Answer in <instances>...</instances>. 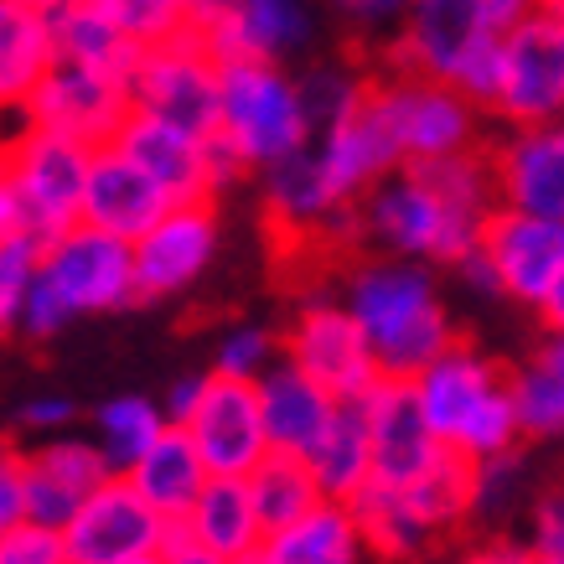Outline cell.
<instances>
[{
  "instance_id": "6da1fadb",
  "label": "cell",
  "mask_w": 564,
  "mask_h": 564,
  "mask_svg": "<svg viewBox=\"0 0 564 564\" xmlns=\"http://www.w3.org/2000/svg\"><path fill=\"white\" fill-rule=\"evenodd\" d=\"M497 176L487 145L445 161L399 166L358 203L362 239L373 254H404L425 264H462L497 213Z\"/></svg>"
},
{
  "instance_id": "7a4b0ae2",
  "label": "cell",
  "mask_w": 564,
  "mask_h": 564,
  "mask_svg": "<svg viewBox=\"0 0 564 564\" xmlns=\"http://www.w3.org/2000/svg\"><path fill=\"white\" fill-rule=\"evenodd\" d=\"M343 301L358 316L383 378H420L462 337L420 259L362 254L343 280Z\"/></svg>"
},
{
  "instance_id": "3957f363",
  "label": "cell",
  "mask_w": 564,
  "mask_h": 564,
  "mask_svg": "<svg viewBox=\"0 0 564 564\" xmlns=\"http://www.w3.org/2000/svg\"><path fill=\"white\" fill-rule=\"evenodd\" d=\"M410 383L420 393V404H425V420L435 425V435L451 451L471 456V462L502 456V451H513L523 441L513 368L487 358L466 332Z\"/></svg>"
},
{
  "instance_id": "277c9868",
  "label": "cell",
  "mask_w": 564,
  "mask_h": 564,
  "mask_svg": "<svg viewBox=\"0 0 564 564\" xmlns=\"http://www.w3.org/2000/svg\"><path fill=\"white\" fill-rule=\"evenodd\" d=\"M6 172H11V234L52 243L63 228L84 223V187L99 145L6 120Z\"/></svg>"
},
{
  "instance_id": "5b68a950",
  "label": "cell",
  "mask_w": 564,
  "mask_h": 564,
  "mask_svg": "<svg viewBox=\"0 0 564 564\" xmlns=\"http://www.w3.org/2000/svg\"><path fill=\"white\" fill-rule=\"evenodd\" d=\"M218 140L249 172H270L285 155L311 145V120L301 84L270 57H223L218 88Z\"/></svg>"
},
{
  "instance_id": "8992f818",
  "label": "cell",
  "mask_w": 564,
  "mask_h": 564,
  "mask_svg": "<svg viewBox=\"0 0 564 564\" xmlns=\"http://www.w3.org/2000/svg\"><path fill=\"white\" fill-rule=\"evenodd\" d=\"M218 88H223V57L192 21L166 42L140 47L130 68V99L135 109L172 120L192 135H218Z\"/></svg>"
},
{
  "instance_id": "52a82bcc",
  "label": "cell",
  "mask_w": 564,
  "mask_h": 564,
  "mask_svg": "<svg viewBox=\"0 0 564 564\" xmlns=\"http://www.w3.org/2000/svg\"><path fill=\"white\" fill-rule=\"evenodd\" d=\"M115 145L172 192V203L223 197V192L249 172L218 135H192V130H182V124H172V120H155L145 109H130V120L120 124Z\"/></svg>"
},
{
  "instance_id": "ba28073f",
  "label": "cell",
  "mask_w": 564,
  "mask_h": 564,
  "mask_svg": "<svg viewBox=\"0 0 564 564\" xmlns=\"http://www.w3.org/2000/svg\"><path fill=\"white\" fill-rule=\"evenodd\" d=\"M497 36L502 32L487 21L481 0H414L410 17L393 32L389 52L378 57V68L414 73V78H435V84L456 88L466 63Z\"/></svg>"
},
{
  "instance_id": "9c48e42d",
  "label": "cell",
  "mask_w": 564,
  "mask_h": 564,
  "mask_svg": "<svg viewBox=\"0 0 564 564\" xmlns=\"http://www.w3.org/2000/svg\"><path fill=\"white\" fill-rule=\"evenodd\" d=\"M378 84H383V99H389L404 166L445 161V155L487 145V135H481V109L466 99L462 88L435 84V78H414V73H393V68H378Z\"/></svg>"
},
{
  "instance_id": "30bf717a",
  "label": "cell",
  "mask_w": 564,
  "mask_h": 564,
  "mask_svg": "<svg viewBox=\"0 0 564 564\" xmlns=\"http://www.w3.org/2000/svg\"><path fill=\"white\" fill-rule=\"evenodd\" d=\"M42 274L52 291L68 301L73 316H104V311L135 306V243L104 234L94 223H73L42 249Z\"/></svg>"
},
{
  "instance_id": "8fae6325",
  "label": "cell",
  "mask_w": 564,
  "mask_h": 564,
  "mask_svg": "<svg viewBox=\"0 0 564 564\" xmlns=\"http://www.w3.org/2000/svg\"><path fill=\"white\" fill-rule=\"evenodd\" d=\"M280 352L337 399H362L383 378L358 316L347 311V301H326V295H311L295 306L291 326L280 332Z\"/></svg>"
},
{
  "instance_id": "7c38bea8",
  "label": "cell",
  "mask_w": 564,
  "mask_h": 564,
  "mask_svg": "<svg viewBox=\"0 0 564 564\" xmlns=\"http://www.w3.org/2000/svg\"><path fill=\"white\" fill-rule=\"evenodd\" d=\"M172 533H176V523L155 513L124 471H115L63 523L73 564H130V560H145V554H166Z\"/></svg>"
},
{
  "instance_id": "4fadbf2b",
  "label": "cell",
  "mask_w": 564,
  "mask_h": 564,
  "mask_svg": "<svg viewBox=\"0 0 564 564\" xmlns=\"http://www.w3.org/2000/svg\"><path fill=\"white\" fill-rule=\"evenodd\" d=\"M130 109H135L130 78L57 57L47 68V78L32 88V99L21 104L17 120L57 130V135H73V140H84V145H109V140L120 135V124L130 120Z\"/></svg>"
},
{
  "instance_id": "5bb4252c",
  "label": "cell",
  "mask_w": 564,
  "mask_h": 564,
  "mask_svg": "<svg viewBox=\"0 0 564 564\" xmlns=\"http://www.w3.org/2000/svg\"><path fill=\"white\" fill-rule=\"evenodd\" d=\"M492 120L508 130L564 120V32L554 11H533L502 36V84Z\"/></svg>"
},
{
  "instance_id": "9a60e30c",
  "label": "cell",
  "mask_w": 564,
  "mask_h": 564,
  "mask_svg": "<svg viewBox=\"0 0 564 564\" xmlns=\"http://www.w3.org/2000/svg\"><path fill=\"white\" fill-rule=\"evenodd\" d=\"M182 430L197 441L213 477H249L274 451L264 430V404H259V378H228L218 368L203 378V393Z\"/></svg>"
},
{
  "instance_id": "2e32d148",
  "label": "cell",
  "mask_w": 564,
  "mask_h": 564,
  "mask_svg": "<svg viewBox=\"0 0 564 564\" xmlns=\"http://www.w3.org/2000/svg\"><path fill=\"white\" fill-rule=\"evenodd\" d=\"M481 259L492 270L497 295L518 306H539L564 270V218H539L518 207H497L481 228Z\"/></svg>"
},
{
  "instance_id": "e0dca14e",
  "label": "cell",
  "mask_w": 564,
  "mask_h": 564,
  "mask_svg": "<svg viewBox=\"0 0 564 564\" xmlns=\"http://www.w3.org/2000/svg\"><path fill=\"white\" fill-rule=\"evenodd\" d=\"M218 254V197L176 203L145 239H135V295L172 301L192 291Z\"/></svg>"
},
{
  "instance_id": "ac0fdd59",
  "label": "cell",
  "mask_w": 564,
  "mask_h": 564,
  "mask_svg": "<svg viewBox=\"0 0 564 564\" xmlns=\"http://www.w3.org/2000/svg\"><path fill=\"white\" fill-rule=\"evenodd\" d=\"M497 203L539 218H564V120L518 124L487 140Z\"/></svg>"
},
{
  "instance_id": "d6986e66",
  "label": "cell",
  "mask_w": 564,
  "mask_h": 564,
  "mask_svg": "<svg viewBox=\"0 0 564 564\" xmlns=\"http://www.w3.org/2000/svg\"><path fill=\"white\" fill-rule=\"evenodd\" d=\"M362 410H368V430H373V481L404 487L445 451L410 378H378L362 393Z\"/></svg>"
},
{
  "instance_id": "ffe728a7",
  "label": "cell",
  "mask_w": 564,
  "mask_h": 564,
  "mask_svg": "<svg viewBox=\"0 0 564 564\" xmlns=\"http://www.w3.org/2000/svg\"><path fill=\"white\" fill-rule=\"evenodd\" d=\"M172 207H176L172 192L161 187L145 166H135L115 140L94 151L88 187H84V223H94V228H104V234H120V239L135 243V239H145Z\"/></svg>"
},
{
  "instance_id": "44dd1931",
  "label": "cell",
  "mask_w": 564,
  "mask_h": 564,
  "mask_svg": "<svg viewBox=\"0 0 564 564\" xmlns=\"http://www.w3.org/2000/svg\"><path fill=\"white\" fill-rule=\"evenodd\" d=\"M109 477H115V466L99 451V441L57 435V441L32 445L26 451V518L63 529Z\"/></svg>"
},
{
  "instance_id": "7402d4cb",
  "label": "cell",
  "mask_w": 564,
  "mask_h": 564,
  "mask_svg": "<svg viewBox=\"0 0 564 564\" xmlns=\"http://www.w3.org/2000/svg\"><path fill=\"white\" fill-rule=\"evenodd\" d=\"M182 539L213 549L218 560H259L264 554V518L254 508V492H249V477H207L203 497L192 502V513L176 523Z\"/></svg>"
},
{
  "instance_id": "603a6c76",
  "label": "cell",
  "mask_w": 564,
  "mask_h": 564,
  "mask_svg": "<svg viewBox=\"0 0 564 564\" xmlns=\"http://www.w3.org/2000/svg\"><path fill=\"white\" fill-rule=\"evenodd\" d=\"M259 404H264V430H270L274 451H291V456H306L311 445L322 441V430L332 425L337 414V393L322 389L311 373H301L285 352L274 368L259 373Z\"/></svg>"
},
{
  "instance_id": "cb8c5ba5",
  "label": "cell",
  "mask_w": 564,
  "mask_h": 564,
  "mask_svg": "<svg viewBox=\"0 0 564 564\" xmlns=\"http://www.w3.org/2000/svg\"><path fill=\"white\" fill-rule=\"evenodd\" d=\"M203 36L218 57H270L280 63L285 52H301L311 36V17L301 0H239L228 17L207 21Z\"/></svg>"
},
{
  "instance_id": "d4e9b609",
  "label": "cell",
  "mask_w": 564,
  "mask_h": 564,
  "mask_svg": "<svg viewBox=\"0 0 564 564\" xmlns=\"http://www.w3.org/2000/svg\"><path fill=\"white\" fill-rule=\"evenodd\" d=\"M124 477L135 481V492L151 502L161 518H172V523H182V518L192 513V502L203 497L207 487V462L203 451H197V441H192L182 425H166L161 435H155V445L140 456Z\"/></svg>"
},
{
  "instance_id": "484cf974",
  "label": "cell",
  "mask_w": 564,
  "mask_h": 564,
  "mask_svg": "<svg viewBox=\"0 0 564 564\" xmlns=\"http://www.w3.org/2000/svg\"><path fill=\"white\" fill-rule=\"evenodd\" d=\"M52 63H57V42H52L47 11L0 0V115L6 120H17Z\"/></svg>"
},
{
  "instance_id": "4316f807",
  "label": "cell",
  "mask_w": 564,
  "mask_h": 564,
  "mask_svg": "<svg viewBox=\"0 0 564 564\" xmlns=\"http://www.w3.org/2000/svg\"><path fill=\"white\" fill-rule=\"evenodd\" d=\"M306 462L332 502H352L362 487H373V430H368L362 399L337 404L332 425L322 430V441L306 451Z\"/></svg>"
},
{
  "instance_id": "83f0119b",
  "label": "cell",
  "mask_w": 564,
  "mask_h": 564,
  "mask_svg": "<svg viewBox=\"0 0 564 564\" xmlns=\"http://www.w3.org/2000/svg\"><path fill=\"white\" fill-rule=\"evenodd\" d=\"M47 21H52L57 57L130 78V68H135V57H140V42L104 11L99 0H57L47 11Z\"/></svg>"
},
{
  "instance_id": "f1b7e54d",
  "label": "cell",
  "mask_w": 564,
  "mask_h": 564,
  "mask_svg": "<svg viewBox=\"0 0 564 564\" xmlns=\"http://www.w3.org/2000/svg\"><path fill=\"white\" fill-rule=\"evenodd\" d=\"M368 544H362L358 513L347 502H316L306 518H295L291 529H280L264 539V564H362Z\"/></svg>"
},
{
  "instance_id": "f546056e",
  "label": "cell",
  "mask_w": 564,
  "mask_h": 564,
  "mask_svg": "<svg viewBox=\"0 0 564 564\" xmlns=\"http://www.w3.org/2000/svg\"><path fill=\"white\" fill-rule=\"evenodd\" d=\"M399 492H404V502L414 508V518L441 539V533L471 523V513H477V462L445 445L441 456L414 481H404Z\"/></svg>"
},
{
  "instance_id": "4dcf8cb0",
  "label": "cell",
  "mask_w": 564,
  "mask_h": 564,
  "mask_svg": "<svg viewBox=\"0 0 564 564\" xmlns=\"http://www.w3.org/2000/svg\"><path fill=\"white\" fill-rule=\"evenodd\" d=\"M347 508L358 513L362 544H368V554H378V560H414V554H425L430 539H435V533L414 518V508L404 502V492L389 487V481L362 487Z\"/></svg>"
},
{
  "instance_id": "1f68e13d",
  "label": "cell",
  "mask_w": 564,
  "mask_h": 564,
  "mask_svg": "<svg viewBox=\"0 0 564 564\" xmlns=\"http://www.w3.org/2000/svg\"><path fill=\"white\" fill-rule=\"evenodd\" d=\"M249 492H254V508L270 533L291 529L295 518H306L316 502H326L311 462L306 456H291V451H270V456L249 471Z\"/></svg>"
},
{
  "instance_id": "d6a6232c",
  "label": "cell",
  "mask_w": 564,
  "mask_h": 564,
  "mask_svg": "<svg viewBox=\"0 0 564 564\" xmlns=\"http://www.w3.org/2000/svg\"><path fill=\"white\" fill-rule=\"evenodd\" d=\"M513 393L523 435H533V441L564 435V332H549V343L529 362H518Z\"/></svg>"
},
{
  "instance_id": "836d02e7",
  "label": "cell",
  "mask_w": 564,
  "mask_h": 564,
  "mask_svg": "<svg viewBox=\"0 0 564 564\" xmlns=\"http://www.w3.org/2000/svg\"><path fill=\"white\" fill-rule=\"evenodd\" d=\"M166 425H172V420H166L161 404L140 399V393H124V399L99 404V414H94V441H99V451L109 456L115 471H130V466L155 445V435H161Z\"/></svg>"
},
{
  "instance_id": "e575fe53",
  "label": "cell",
  "mask_w": 564,
  "mask_h": 564,
  "mask_svg": "<svg viewBox=\"0 0 564 564\" xmlns=\"http://www.w3.org/2000/svg\"><path fill=\"white\" fill-rule=\"evenodd\" d=\"M42 249L47 243L26 239V234H0V337L21 326L26 295L42 274Z\"/></svg>"
},
{
  "instance_id": "d590c367",
  "label": "cell",
  "mask_w": 564,
  "mask_h": 564,
  "mask_svg": "<svg viewBox=\"0 0 564 564\" xmlns=\"http://www.w3.org/2000/svg\"><path fill=\"white\" fill-rule=\"evenodd\" d=\"M362 88H368V68H316L301 84V104H306V120H311V135L332 130L337 120H347L358 109Z\"/></svg>"
},
{
  "instance_id": "8d00e7d4",
  "label": "cell",
  "mask_w": 564,
  "mask_h": 564,
  "mask_svg": "<svg viewBox=\"0 0 564 564\" xmlns=\"http://www.w3.org/2000/svg\"><path fill=\"white\" fill-rule=\"evenodd\" d=\"M523 481H529V462H523L518 445L477 462V513L471 518H508L523 497Z\"/></svg>"
},
{
  "instance_id": "74e56055",
  "label": "cell",
  "mask_w": 564,
  "mask_h": 564,
  "mask_svg": "<svg viewBox=\"0 0 564 564\" xmlns=\"http://www.w3.org/2000/svg\"><path fill=\"white\" fill-rule=\"evenodd\" d=\"M109 17L120 21L124 32L135 36L140 47H151V42H166L172 32L192 26V17L176 6V0H99Z\"/></svg>"
},
{
  "instance_id": "f35d334b",
  "label": "cell",
  "mask_w": 564,
  "mask_h": 564,
  "mask_svg": "<svg viewBox=\"0 0 564 564\" xmlns=\"http://www.w3.org/2000/svg\"><path fill=\"white\" fill-rule=\"evenodd\" d=\"M274 362H280V337H270L264 326H228L213 368L228 378H259Z\"/></svg>"
},
{
  "instance_id": "ab89813d",
  "label": "cell",
  "mask_w": 564,
  "mask_h": 564,
  "mask_svg": "<svg viewBox=\"0 0 564 564\" xmlns=\"http://www.w3.org/2000/svg\"><path fill=\"white\" fill-rule=\"evenodd\" d=\"M0 564H73L68 560V539L52 523L21 518L11 529H0Z\"/></svg>"
},
{
  "instance_id": "60d3db41",
  "label": "cell",
  "mask_w": 564,
  "mask_h": 564,
  "mask_svg": "<svg viewBox=\"0 0 564 564\" xmlns=\"http://www.w3.org/2000/svg\"><path fill=\"white\" fill-rule=\"evenodd\" d=\"M68 322H78L68 311V301L52 291L47 274H36L32 295H26V311H21V337H32V343H47V337H57V332H68Z\"/></svg>"
},
{
  "instance_id": "b9f144b4",
  "label": "cell",
  "mask_w": 564,
  "mask_h": 564,
  "mask_svg": "<svg viewBox=\"0 0 564 564\" xmlns=\"http://www.w3.org/2000/svg\"><path fill=\"white\" fill-rule=\"evenodd\" d=\"M26 518V451L0 441V529Z\"/></svg>"
},
{
  "instance_id": "7bdbcfd3",
  "label": "cell",
  "mask_w": 564,
  "mask_h": 564,
  "mask_svg": "<svg viewBox=\"0 0 564 564\" xmlns=\"http://www.w3.org/2000/svg\"><path fill=\"white\" fill-rule=\"evenodd\" d=\"M529 549H544V554H564V471L554 477L539 508H533V544Z\"/></svg>"
},
{
  "instance_id": "ee69618b",
  "label": "cell",
  "mask_w": 564,
  "mask_h": 564,
  "mask_svg": "<svg viewBox=\"0 0 564 564\" xmlns=\"http://www.w3.org/2000/svg\"><path fill=\"white\" fill-rule=\"evenodd\" d=\"M414 0H343V11L358 21L362 32H399V21L410 17Z\"/></svg>"
},
{
  "instance_id": "f6af8a7d",
  "label": "cell",
  "mask_w": 564,
  "mask_h": 564,
  "mask_svg": "<svg viewBox=\"0 0 564 564\" xmlns=\"http://www.w3.org/2000/svg\"><path fill=\"white\" fill-rule=\"evenodd\" d=\"M78 414V404H73L68 393H42V399H26L21 404V425L32 430H63Z\"/></svg>"
},
{
  "instance_id": "bcb514c9",
  "label": "cell",
  "mask_w": 564,
  "mask_h": 564,
  "mask_svg": "<svg viewBox=\"0 0 564 564\" xmlns=\"http://www.w3.org/2000/svg\"><path fill=\"white\" fill-rule=\"evenodd\" d=\"M203 378H207V373H192V378H176V383H172V393H166V404H161L172 425H182V420L192 414V404H197V393H203Z\"/></svg>"
},
{
  "instance_id": "7dc6e473",
  "label": "cell",
  "mask_w": 564,
  "mask_h": 564,
  "mask_svg": "<svg viewBox=\"0 0 564 564\" xmlns=\"http://www.w3.org/2000/svg\"><path fill=\"white\" fill-rule=\"evenodd\" d=\"M166 564H234V560H218L213 549L192 544V539H182V533H172V544H166Z\"/></svg>"
},
{
  "instance_id": "c3c4849f",
  "label": "cell",
  "mask_w": 564,
  "mask_h": 564,
  "mask_svg": "<svg viewBox=\"0 0 564 564\" xmlns=\"http://www.w3.org/2000/svg\"><path fill=\"white\" fill-rule=\"evenodd\" d=\"M533 311H539V322H544L549 332H564V270L554 274V285H549V295H544V301H539Z\"/></svg>"
},
{
  "instance_id": "681fc988",
  "label": "cell",
  "mask_w": 564,
  "mask_h": 564,
  "mask_svg": "<svg viewBox=\"0 0 564 564\" xmlns=\"http://www.w3.org/2000/svg\"><path fill=\"white\" fill-rule=\"evenodd\" d=\"M456 564H523V549H508V544H492V549H477Z\"/></svg>"
},
{
  "instance_id": "f907efd6",
  "label": "cell",
  "mask_w": 564,
  "mask_h": 564,
  "mask_svg": "<svg viewBox=\"0 0 564 564\" xmlns=\"http://www.w3.org/2000/svg\"><path fill=\"white\" fill-rule=\"evenodd\" d=\"M0 234H11V172H6V130H0Z\"/></svg>"
},
{
  "instance_id": "816d5d0a",
  "label": "cell",
  "mask_w": 564,
  "mask_h": 564,
  "mask_svg": "<svg viewBox=\"0 0 564 564\" xmlns=\"http://www.w3.org/2000/svg\"><path fill=\"white\" fill-rule=\"evenodd\" d=\"M234 6H239V0H197V6H192V21H197V26H207V21L228 17Z\"/></svg>"
},
{
  "instance_id": "f5cc1de1",
  "label": "cell",
  "mask_w": 564,
  "mask_h": 564,
  "mask_svg": "<svg viewBox=\"0 0 564 564\" xmlns=\"http://www.w3.org/2000/svg\"><path fill=\"white\" fill-rule=\"evenodd\" d=\"M523 564H564V554H544V549H523Z\"/></svg>"
},
{
  "instance_id": "db71d44e",
  "label": "cell",
  "mask_w": 564,
  "mask_h": 564,
  "mask_svg": "<svg viewBox=\"0 0 564 564\" xmlns=\"http://www.w3.org/2000/svg\"><path fill=\"white\" fill-rule=\"evenodd\" d=\"M17 6H36V11H52L57 0H17Z\"/></svg>"
},
{
  "instance_id": "11a10c76",
  "label": "cell",
  "mask_w": 564,
  "mask_h": 564,
  "mask_svg": "<svg viewBox=\"0 0 564 564\" xmlns=\"http://www.w3.org/2000/svg\"><path fill=\"white\" fill-rule=\"evenodd\" d=\"M533 6H539V11H560L564 0H533Z\"/></svg>"
},
{
  "instance_id": "9f6ffc18",
  "label": "cell",
  "mask_w": 564,
  "mask_h": 564,
  "mask_svg": "<svg viewBox=\"0 0 564 564\" xmlns=\"http://www.w3.org/2000/svg\"><path fill=\"white\" fill-rule=\"evenodd\" d=\"M130 564H166V554H145V560H130Z\"/></svg>"
},
{
  "instance_id": "6f0895ef",
  "label": "cell",
  "mask_w": 564,
  "mask_h": 564,
  "mask_svg": "<svg viewBox=\"0 0 564 564\" xmlns=\"http://www.w3.org/2000/svg\"><path fill=\"white\" fill-rule=\"evenodd\" d=\"M176 6H182V11H187V17H192V6H197V0H176Z\"/></svg>"
},
{
  "instance_id": "680465c9",
  "label": "cell",
  "mask_w": 564,
  "mask_h": 564,
  "mask_svg": "<svg viewBox=\"0 0 564 564\" xmlns=\"http://www.w3.org/2000/svg\"><path fill=\"white\" fill-rule=\"evenodd\" d=\"M554 17H560V32H564V6H560V11H554Z\"/></svg>"
},
{
  "instance_id": "91938a15",
  "label": "cell",
  "mask_w": 564,
  "mask_h": 564,
  "mask_svg": "<svg viewBox=\"0 0 564 564\" xmlns=\"http://www.w3.org/2000/svg\"><path fill=\"white\" fill-rule=\"evenodd\" d=\"M243 564H264V560H243Z\"/></svg>"
},
{
  "instance_id": "94428289",
  "label": "cell",
  "mask_w": 564,
  "mask_h": 564,
  "mask_svg": "<svg viewBox=\"0 0 564 564\" xmlns=\"http://www.w3.org/2000/svg\"><path fill=\"white\" fill-rule=\"evenodd\" d=\"M0 124H6V115H0Z\"/></svg>"
}]
</instances>
